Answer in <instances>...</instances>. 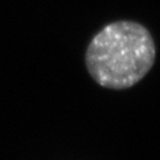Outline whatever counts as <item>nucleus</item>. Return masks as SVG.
<instances>
[{"label": "nucleus", "mask_w": 160, "mask_h": 160, "mask_svg": "<svg viewBox=\"0 0 160 160\" xmlns=\"http://www.w3.org/2000/svg\"><path fill=\"white\" fill-rule=\"evenodd\" d=\"M157 57L153 36L142 24L118 20L100 30L88 44L86 68L98 86L123 90L149 72Z\"/></svg>", "instance_id": "nucleus-1"}]
</instances>
